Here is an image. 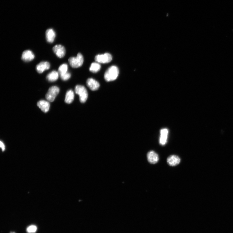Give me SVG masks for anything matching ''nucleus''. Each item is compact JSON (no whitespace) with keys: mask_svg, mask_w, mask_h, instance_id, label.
<instances>
[{"mask_svg":"<svg viewBox=\"0 0 233 233\" xmlns=\"http://www.w3.org/2000/svg\"><path fill=\"white\" fill-rule=\"evenodd\" d=\"M119 73V69L117 66H111L106 71L104 75V79L107 82L114 81L117 79Z\"/></svg>","mask_w":233,"mask_h":233,"instance_id":"nucleus-1","label":"nucleus"},{"mask_svg":"<svg viewBox=\"0 0 233 233\" xmlns=\"http://www.w3.org/2000/svg\"><path fill=\"white\" fill-rule=\"evenodd\" d=\"M75 92L79 96L81 103H84L86 102L88 96V92L86 88L83 85H78L75 87Z\"/></svg>","mask_w":233,"mask_h":233,"instance_id":"nucleus-2","label":"nucleus"},{"mask_svg":"<svg viewBox=\"0 0 233 233\" xmlns=\"http://www.w3.org/2000/svg\"><path fill=\"white\" fill-rule=\"evenodd\" d=\"M68 62L70 65L73 68H79L81 67L83 63V57L81 53H79L76 57H70Z\"/></svg>","mask_w":233,"mask_h":233,"instance_id":"nucleus-3","label":"nucleus"},{"mask_svg":"<svg viewBox=\"0 0 233 233\" xmlns=\"http://www.w3.org/2000/svg\"><path fill=\"white\" fill-rule=\"evenodd\" d=\"M60 90L58 87L54 86L50 88L46 95L45 97L49 102H53L58 94Z\"/></svg>","mask_w":233,"mask_h":233,"instance_id":"nucleus-4","label":"nucleus"},{"mask_svg":"<svg viewBox=\"0 0 233 233\" xmlns=\"http://www.w3.org/2000/svg\"><path fill=\"white\" fill-rule=\"evenodd\" d=\"M112 57L111 54L106 53L97 55L95 57V60L98 63L107 64L110 63L112 61Z\"/></svg>","mask_w":233,"mask_h":233,"instance_id":"nucleus-5","label":"nucleus"},{"mask_svg":"<svg viewBox=\"0 0 233 233\" xmlns=\"http://www.w3.org/2000/svg\"><path fill=\"white\" fill-rule=\"evenodd\" d=\"M53 50L57 56L60 58L63 57L65 55L66 49L64 47L61 45H57L54 46Z\"/></svg>","mask_w":233,"mask_h":233,"instance_id":"nucleus-6","label":"nucleus"},{"mask_svg":"<svg viewBox=\"0 0 233 233\" xmlns=\"http://www.w3.org/2000/svg\"><path fill=\"white\" fill-rule=\"evenodd\" d=\"M148 161L152 164H155L157 163L159 159L158 154L154 151H151L147 154Z\"/></svg>","mask_w":233,"mask_h":233,"instance_id":"nucleus-7","label":"nucleus"},{"mask_svg":"<svg viewBox=\"0 0 233 233\" xmlns=\"http://www.w3.org/2000/svg\"><path fill=\"white\" fill-rule=\"evenodd\" d=\"M168 130L166 128L161 129L160 130V136L159 143L162 145H165L167 142Z\"/></svg>","mask_w":233,"mask_h":233,"instance_id":"nucleus-8","label":"nucleus"},{"mask_svg":"<svg viewBox=\"0 0 233 233\" xmlns=\"http://www.w3.org/2000/svg\"><path fill=\"white\" fill-rule=\"evenodd\" d=\"M50 67V63L48 62H42L36 66L37 72L39 73H42L46 70L49 69Z\"/></svg>","mask_w":233,"mask_h":233,"instance_id":"nucleus-9","label":"nucleus"},{"mask_svg":"<svg viewBox=\"0 0 233 233\" xmlns=\"http://www.w3.org/2000/svg\"><path fill=\"white\" fill-rule=\"evenodd\" d=\"M181 161L180 158L176 155H172L168 157L167 162L171 166H175L180 164Z\"/></svg>","mask_w":233,"mask_h":233,"instance_id":"nucleus-10","label":"nucleus"},{"mask_svg":"<svg viewBox=\"0 0 233 233\" xmlns=\"http://www.w3.org/2000/svg\"><path fill=\"white\" fill-rule=\"evenodd\" d=\"M34 53L32 51L27 50L23 52L22 53L21 59L26 62L33 60L34 58Z\"/></svg>","mask_w":233,"mask_h":233,"instance_id":"nucleus-11","label":"nucleus"},{"mask_svg":"<svg viewBox=\"0 0 233 233\" xmlns=\"http://www.w3.org/2000/svg\"><path fill=\"white\" fill-rule=\"evenodd\" d=\"M88 87L92 91L97 90L100 87L99 82L92 78L89 79L87 81Z\"/></svg>","mask_w":233,"mask_h":233,"instance_id":"nucleus-12","label":"nucleus"},{"mask_svg":"<svg viewBox=\"0 0 233 233\" xmlns=\"http://www.w3.org/2000/svg\"><path fill=\"white\" fill-rule=\"evenodd\" d=\"M45 34L47 41L50 43H53L56 37L55 31L52 29H48L46 30Z\"/></svg>","mask_w":233,"mask_h":233,"instance_id":"nucleus-13","label":"nucleus"},{"mask_svg":"<svg viewBox=\"0 0 233 233\" xmlns=\"http://www.w3.org/2000/svg\"><path fill=\"white\" fill-rule=\"evenodd\" d=\"M37 105L41 110L45 113L48 112L49 110L50 104L48 101L44 100H40L38 102Z\"/></svg>","mask_w":233,"mask_h":233,"instance_id":"nucleus-14","label":"nucleus"},{"mask_svg":"<svg viewBox=\"0 0 233 233\" xmlns=\"http://www.w3.org/2000/svg\"><path fill=\"white\" fill-rule=\"evenodd\" d=\"M59 77V73L56 71H53L49 73L46 77V79L51 82L57 80Z\"/></svg>","mask_w":233,"mask_h":233,"instance_id":"nucleus-15","label":"nucleus"},{"mask_svg":"<svg viewBox=\"0 0 233 233\" xmlns=\"http://www.w3.org/2000/svg\"><path fill=\"white\" fill-rule=\"evenodd\" d=\"M74 98V94L73 90H70L66 93L65 102L67 104H71L73 101Z\"/></svg>","mask_w":233,"mask_h":233,"instance_id":"nucleus-16","label":"nucleus"},{"mask_svg":"<svg viewBox=\"0 0 233 233\" xmlns=\"http://www.w3.org/2000/svg\"><path fill=\"white\" fill-rule=\"evenodd\" d=\"M101 66L98 62H94L92 63L89 68V71L93 73H97L99 71L100 69Z\"/></svg>","mask_w":233,"mask_h":233,"instance_id":"nucleus-17","label":"nucleus"},{"mask_svg":"<svg viewBox=\"0 0 233 233\" xmlns=\"http://www.w3.org/2000/svg\"><path fill=\"white\" fill-rule=\"evenodd\" d=\"M68 69V65L64 64L61 65L58 68V73L60 75H64L67 72Z\"/></svg>","mask_w":233,"mask_h":233,"instance_id":"nucleus-18","label":"nucleus"},{"mask_svg":"<svg viewBox=\"0 0 233 233\" xmlns=\"http://www.w3.org/2000/svg\"><path fill=\"white\" fill-rule=\"evenodd\" d=\"M37 230V227L35 225H32L29 226L26 229L28 233H35Z\"/></svg>","mask_w":233,"mask_h":233,"instance_id":"nucleus-19","label":"nucleus"},{"mask_svg":"<svg viewBox=\"0 0 233 233\" xmlns=\"http://www.w3.org/2000/svg\"><path fill=\"white\" fill-rule=\"evenodd\" d=\"M60 76L62 80L64 81H66L68 80L71 78V74L70 73L67 72L66 74Z\"/></svg>","mask_w":233,"mask_h":233,"instance_id":"nucleus-20","label":"nucleus"},{"mask_svg":"<svg viewBox=\"0 0 233 233\" xmlns=\"http://www.w3.org/2000/svg\"><path fill=\"white\" fill-rule=\"evenodd\" d=\"M0 144H1V147L2 149V150L3 151H4L5 149V146L4 144L1 141V142H0Z\"/></svg>","mask_w":233,"mask_h":233,"instance_id":"nucleus-21","label":"nucleus"},{"mask_svg":"<svg viewBox=\"0 0 233 233\" xmlns=\"http://www.w3.org/2000/svg\"><path fill=\"white\" fill-rule=\"evenodd\" d=\"M10 233H16L15 232H10Z\"/></svg>","mask_w":233,"mask_h":233,"instance_id":"nucleus-22","label":"nucleus"}]
</instances>
